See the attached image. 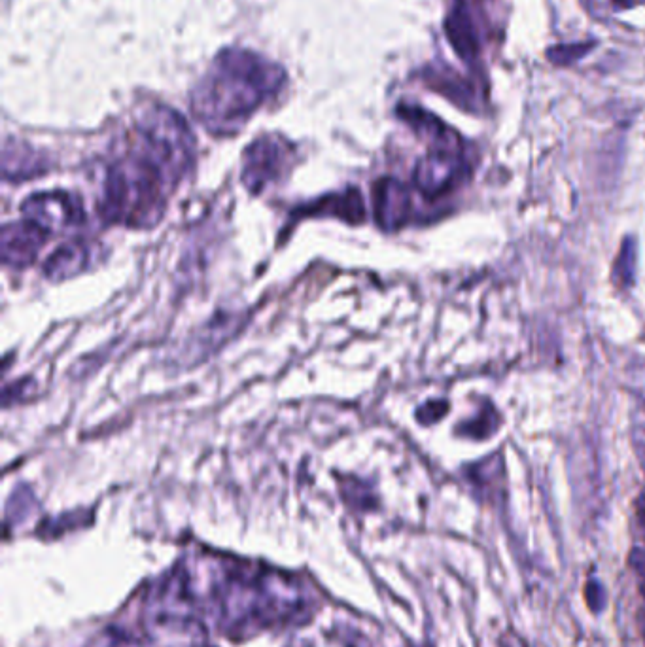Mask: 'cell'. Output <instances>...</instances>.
I'll return each mask as SVG.
<instances>
[{
	"instance_id": "1",
	"label": "cell",
	"mask_w": 645,
	"mask_h": 647,
	"mask_svg": "<svg viewBox=\"0 0 645 647\" xmlns=\"http://www.w3.org/2000/svg\"><path fill=\"white\" fill-rule=\"evenodd\" d=\"M282 76L250 53H226L199 89L195 114L210 129L246 120L279 86Z\"/></svg>"
},
{
	"instance_id": "10",
	"label": "cell",
	"mask_w": 645,
	"mask_h": 647,
	"mask_svg": "<svg viewBox=\"0 0 645 647\" xmlns=\"http://www.w3.org/2000/svg\"><path fill=\"white\" fill-rule=\"evenodd\" d=\"M640 517H642V523L645 525V492L642 494V500H640Z\"/></svg>"
},
{
	"instance_id": "3",
	"label": "cell",
	"mask_w": 645,
	"mask_h": 647,
	"mask_svg": "<svg viewBox=\"0 0 645 647\" xmlns=\"http://www.w3.org/2000/svg\"><path fill=\"white\" fill-rule=\"evenodd\" d=\"M288 165V146L277 139L256 140L245 156L243 180L250 192H262Z\"/></svg>"
},
{
	"instance_id": "8",
	"label": "cell",
	"mask_w": 645,
	"mask_h": 647,
	"mask_svg": "<svg viewBox=\"0 0 645 647\" xmlns=\"http://www.w3.org/2000/svg\"><path fill=\"white\" fill-rule=\"evenodd\" d=\"M447 35L453 42L454 50L462 59H466V61L475 59L477 38H475V29H473L470 14L464 4H458L447 19Z\"/></svg>"
},
{
	"instance_id": "5",
	"label": "cell",
	"mask_w": 645,
	"mask_h": 647,
	"mask_svg": "<svg viewBox=\"0 0 645 647\" xmlns=\"http://www.w3.org/2000/svg\"><path fill=\"white\" fill-rule=\"evenodd\" d=\"M48 233L29 220L12 222L2 229V260L10 267H27L35 262Z\"/></svg>"
},
{
	"instance_id": "4",
	"label": "cell",
	"mask_w": 645,
	"mask_h": 647,
	"mask_svg": "<svg viewBox=\"0 0 645 647\" xmlns=\"http://www.w3.org/2000/svg\"><path fill=\"white\" fill-rule=\"evenodd\" d=\"M462 167V152L432 148L415 169V184L426 197L443 195L460 180Z\"/></svg>"
},
{
	"instance_id": "7",
	"label": "cell",
	"mask_w": 645,
	"mask_h": 647,
	"mask_svg": "<svg viewBox=\"0 0 645 647\" xmlns=\"http://www.w3.org/2000/svg\"><path fill=\"white\" fill-rule=\"evenodd\" d=\"M91 262V250L84 243H67L59 246L44 265V275L50 279L61 280L82 273Z\"/></svg>"
},
{
	"instance_id": "6",
	"label": "cell",
	"mask_w": 645,
	"mask_h": 647,
	"mask_svg": "<svg viewBox=\"0 0 645 647\" xmlns=\"http://www.w3.org/2000/svg\"><path fill=\"white\" fill-rule=\"evenodd\" d=\"M377 224L384 231H396L407 224L411 212L409 190L396 178H383L373 188Z\"/></svg>"
},
{
	"instance_id": "9",
	"label": "cell",
	"mask_w": 645,
	"mask_h": 647,
	"mask_svg": "<svg viewBox=\"0 0 645 647\" xmlns=\"http://www.w3.org/2000/svg\"><path fill=\"white\" fill-rule=\"evenodd\" d=\"M617 6H621V8H632V6H636V4H642V2H645V0H613Z\"/></svg>"
},
{
	"instance_id": "2",
	"label": "cell",
	"mask_w": 645,
	"mask_h": 647,
	"mask_svg": "<svg viewBox=\"0 0 645 647\" xmlns=\"http://www.w3.org/2000/svg\"><path fill=\"white\" fill-rule=\"evenodd\" d=\"M23 218L44 229L48 235L61 233L84 222L78 199L65 192L36 193L21 205Z\"/></svg>"
}]
</instances>
